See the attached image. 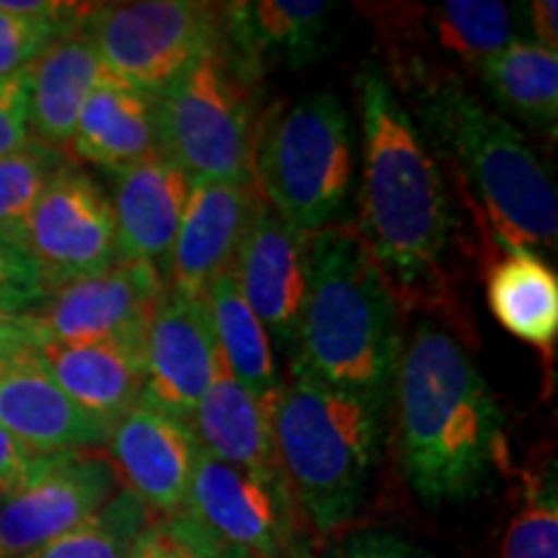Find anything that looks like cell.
<instances>
[{
	"instance_id": "484cf974",
	"label": "cell",
	"mask_w": 558,
	"mask_h": 558,
	"mask_svg": "<svg viewBox=\"0 0 558 558\" xmlns=\"http://www.w3.org/2000/svg\"><path fill=\"white\" fill-rule=\"evenodd\" d=\"M488 99L520 122L556 135L558 54L533 39H512L476 68Z\"/></svg>"
},
{
	"instance_id": "1f68e13d",
	"label": "cell",
	"mask_w": 558,
	"mask_h": 558,
	"mask_svg": "<svg viewBox=\"0 0 558 558\" xmlns=\"http://www.w3.org/2000/svg\"><path fill=\"white\" fill-rule=\"evenodd\" d=\"M78 24L21 16L0 9V81L24 73L54 39Z\"/></svg>"
},
{
	"instance_id": "2e32d148",
	"label": "cell",
	"mask_w": 558,
	"mask_h": 558,
	"mask_svg": "<svg viewBox=\"0 0 558 558\" xmlns=\"http://www.w3.org/2000/svg\"><path fill=\"white\" fill-rule=\"evenodd\" d=\"M0 429L37 456L101 448L111 432L58 386L37 347L0 354Z\"/></svg>"
},
{
	"instance_id": "d6a6232c",
	"label": "cell",
	"mask_w": 558,
	"mask_h": 558,
	"mask_svg": "<svg viewBox=\"0 0 558 558\" xmlns=\"http://www.w3.org/2000/svg\"><path fill=\"white\" fill-rule=\"evenodd\" d=\"M45 298V279L29 251L0 233V313H34Z\"/></svg>"
},
{
	"instance_id": "9a60e30c",
	"label": "cell",
	"mask_w": 558,
	"mask_h": 558,
	"mask_svg": "<svg viewBox=\"0 0 558 558\" xmlns=\"http://www.w3.org/2000/svg\"><path fill=\"white\" fill-rule=\"evenodd\" d=\"M104 445L117 484L148 509L150 518L186 507L202 456L190 422L137 401L111 427Z\"/></svg>"
},
{
	"instance_id": "44dd1931",
	"label": "cell",
	"mask_w": 558,
	"mask_h": 558,
	"mask_svg": "<svg viewBox=\"0 0 558 558\" xmlns=\"http://www.w3.org/2000/svg\"><path fill=\"white\" fill-rule=\"evenodd\" d=\"M143 341L109 339L83 341V344H41L37 352L70 399L90 416L114 427L143 396Z\"/></svg>"
},
{
	"instance_id": "ffe728a7",
	"label": "cell",
	"mask_w": 558,
	"mask_h": 558,
	"mask_svg": "<svg viewBox=\"0 0 558 558\" xmlns=\"http://www.w3.org/2000/svg\"><path fill=\"white\" fill-rule=\"evenodd\" d=\"M94 41L73 26L58 37L26 68V99H29V132L54 150L70 148L75 124L90 90L107 78Z\"/></svg>"
},
{
	"instance_id": "7402d4cb",
	"label": "cell",
	"mask_w": 558,
	"mask_h": 558,
	"mask_svg": "<svg viewBox=\"0 0 558 558\" xmlns=\"http://www.w3.org/2000/svg\"><path fill=\"white\" fill-rule=\"evenodd\" d=\"M70 148L83 163L111 177L156 156V96L107 75L90 90Z\"/></svg>"
},
{
	"instance_id": "d590c367",
	"label": "cell",
	"mask_w": 558,
	"mask_h": 558,
	"mask_svg": "<svg viewBox=\"0 0 558 558\" xmlns=\"http://www.w3.org/2000/svg\"><path fill=\"white\" fill-rule=\"evenodd\" d=\"M331 558H429L422 548L386 530H365L354 533L333 550Z\"/></svg>"
},
{
	"instance_id": "4dcf8cb0",
	"label": "cell",
	"mask_w": 558,
	"mask_h": 558,
	"mask_svg": "<svg viewBox=\"0 0 558 558\" xmlns=\"http://www.w3.org/2000/svg\"><path fill=\"white\" fill-rule=\"evenodd\" d=\"M499 558H558V501L554 471L530 486L525 505L509 522Z\"/></svg>"
},
{
	"instance_id": "f546056e",
	"label": "cell",
	"mask_w": 558,
	"mask_h": 558,
	"mask_svg": "<svg viewBox=\"0 0 558 558\" xmlns=\"http://www.w3.org/2000/svg\"><path fill=\"white\" fill-rule=\"evenodd\" d=\"M128 558H248L228 546L194 514L181 509L166 518H150Z\"/></svg>"
},
{
	"instance_id": "8992f818",
	"label": "cell",
	"mask_w": 558,
	"mask_h": 558,
	"mask_svg": "<svg viewBox=\"0 0 558 558\" xmlns=\"http://www.w3.org/2000/svg\"><path fill=\"white\" fill-rule=\"evenodd\" d=\"M262 197L303 233L344 213L354 181V124L331 90L305 96L271 117L254 145Z\"/></svg>"
},
{
	"instance_id": "5b68a950",
	"label": "cell",
	"mask_w": 558,
	"mask_h": 558,
	"mask_svg": "<svg viewBox=\"0 0 558 558\" xmlns=\"http://www.w3.org/2000/svg\"><path fill=\"white\" fill-rule=\"evenodd\" d=\"M383 409L290 367L275 407L277 460L298 507L320 535L360 514L380 442Z\"/></svg>"
},
{
	"instance_id": "52a82bcc",
	"label": "cell",
	"mask_w": 558,
	"mask_h": 558,
	"mask_svg": "<svg viewBox=\"0 0 558 558\" xmlns=\"http://www.w3.org/2000/svg\"><path fill=\"white\" fill-rule=\"evenodd\" d=\"M251 83L222 41L156 96L158 153L192 181L254 184Z\"/></svg>"
},
{
	"instance_id": "836d02e7",
	"label": "cell",
	"mask_w": 558,
	"mask_h": 558,
	"mask_svg": "<svg viewBox=\"0 0 558 558\" xmlns=\"http://www.w3.org/2000/svg\"><path fill=\"white\" fill-rule=\"evenodd\" d=\"M32 140L29 99H26V70L0 81V156L24 148Z\"/></svg>"
},
{
	"instance_id": "5bb4252c",
	"label": "cell",
	"mask_w": 558,
	"mask_h": 558,
	"mask_svg": "<svg viewBox=\"0 0 558 558\" xmlns=\"http://www.w3.org/2000/svg\"><path fill=\"white\" fill-rule=\"evenodd\" d=\"M120 492L107 456L65 452L29 486L0 501V558H29Z\"/></svg>"
},
{
	"instance_id": "7c38bea8",
	"label": "cell",
	"mask_w": 558,
	"mask_h": 558,
	"mask_svg": "<svg viewBox=\"0 0 558 558\" xmlns=\"http://www.w3.org/2000/svg\"><path fill=\"white\" fill-rule=\"evenodd\" d=\"M145 388L140 403L192 422L222 365L205 295L166 288L145 329Z\"/></svg>"
},
{
	"instance_id": "ac0fdd59",
	"label": "cell",
	"mask_w": 558,
	"mask_h": 558,
	"mask_svg": "<svg viewBox=\"0 0 558 558\" xmlns=\"http://www.w3.org/2000/svg\"><path fill=\"white\" fill-rule=\"evenodd\" d=\"M256 202V184L194 181L163 271L166 288L205 295L215 277L233 269Z\"/></svg>"
},
{
	"instance_id": "d6986e66",
	"label": "cell",
	"mask_w": 558,
	"mask_h": 558,
	"mask_svg": "<svg viewBox=\"0 0 558 558\" xmlns=\"http://www.w3.org/2000/svg\"><path fill=\"white\" fill-rule=\"evenodd\" d=\"M192 186L194 181L160 153L114 173L111 209L120 259L150 264L163 275Z\"/></svg>"
},
{
	"instance_id": "74e56055",
	"label": "cell",
	"mask_w": 558,
	"mask_h": 558,
	"mask_svg": "<svg viewBox=\"0 0 558 558\" xmlns=\"http://www.w3.org/2000/svg\"><path fill=\"white\" fill-rule=\"evenodd\" d=\"M530 16V29L535 32V39L538 45L548 47V50H556V9L558 5L554 0H533V3L525 5Z\"/></svg>"
},
{
	"instance_id": "83f0119b",
	"label": "cell",
	"mask_w": 558,
	"mask_h": 558,
	"mask_svg": "<svg viewBox=\"0 0 558 558\" xmlns=\"http://www.w3.org/2000/svg\"><path fill=\"white\" fill-rule=\"evenodd\" d=\"M148 520V509L120 488L90 518L29 558H128Z\"/></svg>"
},
{
	"instance_id": "7a4b0ae2",
	"label": "cell",
	"mask_w": 558,
	"mask_h": 558,
	"mask_svg": "<svg viewBox=\"0 0 558 558\" xmlns=\"http://www.w3.org/2000/svg\"><path fill=\"white\" fill-rule=\"evenodd\" d=\"M390 393L401 465L422 505L469 501L492 486L505 460V414L456 333L418 320Z\"/></svg>"
},
{
	"instance_id": "603a6c76",
	"label": "cell",
	"mask_w": 558,
	"mask_h": 558,
	"mask_svg": "<svg viewBox=\"0 0 558 558\" xmlns=\"http://www.w3.org/2000/svg\"><path fill=\"white\" fill-rule=\"evenodd\" d=\"M190 427L202 452L222 463L262 476L282 473L271 429V409L230 375L226 362L194 409Z\"/></svg>"
},
{
	"instance_id": "30bf717a",
	"label": "cell",
	"mask_w": 558,
	"mask_h": 558,
	"mask_svg": "<svg viewBox=\"0 0 558 558\" xmlns=\"http://www.w3.org/2000/svg\"><path fill=\"white\" fill-rule=\"evenodd\" d=\"M21 243L47 290L99 275L120 262L111 197L90 173L68 163L41 192Z\"/></svg>"
},
{
	"instance_id": "9c48e42d",
	"label": "cell",
	"mask_w": 558,
	"mask_h": 558,
	"mask_svg": "<svg viewBox=\"0 0 558 558\" xmlns=\"http://www.w3.org/2000/svg\"><path fill=\"white\" fill-rule=\"evenodd\" d=\"M186 512L248 558H311L282 473H251L202 452Z\"/></svg>"
},
{
	"instance_id": "e575fe53",
	"label": "cell",
	"mask_w": 558,
	"mask_h": 558,
	"mask_svg": "<svg viewBox=\"0 0 558 558\" xmlns=\"http://www.w3.org/2000/svg\"><path fill=\"white\" fill-rule=\"evenodd\" d=\"M54 458L58 456H37V452L24 448L19 439H13L9 432L0 429V501L29 486L34 478H39L50 469Z\"/></svg>"
},
{
	"instance_id": "f1b7e54d",
	"label": "cell",
	"mask_w": 558,
	"mask_h": 558,
	"mask_svg": "<svg viewBox=\"0 0 558 558\" xmlns=\"http://www.w3.org/2000/svg\"><path fill=\"white\" fill-rule=\"evenodd\" d=\"M65 166V153L50 148L37 137H32L24 148L0 156V233L21 243L26 220L37 207L41 192Z\"/></svg>"
},
{
	"instance_id": "6da1fadb",
	"label": "cell",
	"mask_w": 558,
	"mask_h": 558,
	"mask_svg": "<svg viewBox=\"0 0 558 558\" xmlns=\"http://www.w3.org/2000/svg\"><path fill=\"white\" fill-rule=\"evenodd\" d=\"M360 235L399 303H442L458 220L445 173L393 83L360 75Z\"/></svg>"
},
{
	"instance_id": "e0dca14e",
	"label": "cell",
	"mask_w": 558,
	"mask_h": 558,
	"mask_svg": "<svg viewBox=\"0 0 558 558\" xmlns=\"http://www.w3.org/2000/svg\"><path fill=\"white\" fill-rule=\"evenodd\" d=\"M337 3L326 0H251L220 5L222 50L256 86L269 68H303L324 54Z\"/></svg>"
},
{
	"instance_id": "3957f363",
	"label": "cell",
	"mask_w": 558,
	"mask_h": 558,
	"mask_svg": "<svg viewBox=\"0 0 558 558\" xmlns=\"http://www.w3.org/2000/svg\"><path fill=\"white\" fill-rule=\"evenodd\" d=\"M403 347L401 303L349 222L308 235V295L290 367L386 407Z\"/></svg>"
},
{
	"instance_id": "8fae6325",
	"label": "cell",
	"mask_w": 558,
	"mask_h": 558,
	"mask_svg": "<svg viewBox=\"0 0 558 558\" xmlns=\"http://www.w3.org/2000/svg\"><path fill=\"white\" fill-rule=\"evenodd\" d=\"M163 290L166 279L156 267L124 259L99 275L70 279L47 290L45 303L32 313L39 347L109 339L143 341Z\"/></svg>"
},
{
	"instance_id": "ba28073f",
	"label": "cell",
	"mask_w": 558,
	"mask_h": 558,
	"mask_svg": "<svg viewBox=\"0 0 558 558\" xmlns=\"http://www.w3.org/2000/svg\"><path fill=\"white\" fill-rule=\"evenodd\" d=\"M81 26L111 78L148 96L222 41L220 5L197 0L90 5Z\"/></svg>"
},
{
	"instance_id": "d4e9b609",
	"label": "cell",
	"mask_w": 558,
	"mask_h": 558,
	"mask_svg": "<svg viewBox=\"0 0 558 558\" xmlns=\"http://www.w3.org/2000/svg\"><path fill=\"white\" fill-rule=\"evenodd\" d=\"M205 303L230 375L271 409L282 390L275 349H271L267 329L243 298L233 271H226L207 284Z\"/></svg>"
},
{
	"instance_id": "cb8c5ba5",
	"label": "cell",
	"mask_w": 558,
	"mask_h": 558,
	"mask_svg": "<svg viewBox=\"0 0 558 558\" xmlns=\"http://www.w3.org/2000/svg\"><path fill=\"white\" fill-rule=\"evenodd\" d=\"M486 303L514 339L550 352L558 337V277L530 248H505L486 277Z\"/></svg>"
},
{
	"instance_id": "8d00e7d4",
	"label": "cell",
	"mask_w": 558,
	"mask_h": 558,
	"mask_svg": "<svg viewBox=\"0 0 558 558\" xmlns=\"http://www.w3.org/2000/svg\"><path fill=\"white\" fill-rule=\"evenodd\" d=\"M24 347H39L32 313H0V354Z\"/></svg>"
},
{
	"instance_id": "277c9868",
	"label": "cell",
	"mask_w": 558,
	"mask_h": 558,
	"mask_svg": "<svg viewBox=\"0 0 558 558\" xmlns=\"http://www.w3.org/2000/svg\"><path fill=\"white\" fill-rule=\"evenodd\" d=\"M416 104L424 130L469 181L501 246L554 248L556 186L522 132L460 78L424 81Z\"/></svg>"
},
{
	"instance_id": "4fadbf2b",
	"label": "cell",
	"mask_w": 558,
	"mask_h": 558,
	"mask_svg": "<svg viewBox=\"0 0 558 558\" xmlns=\"http://www.w3.org/2000/svg\"><path fill=\"white\" fill-rule=\"evenodd\" d=\"M230 271L271 344L292 357L308 295V233L290 226L259 194Z\"/></svg>"
},
{
	"instance_id": "4316f807",
	"label": "cell",
	"mask_w": 558,
	"mask_h": 558,
	"mask_svg": "<svg viewBox=\"0 0 558 558\" xmlns=\"http://www.w3.org/2000/svg\"><path fill=\"white\" fill-rule=\"evenodd\" d=\"M427 37L445 60L476 70L514 37V13L499 0H448L429 9Z\"/></svg>"
}]
</instances>
